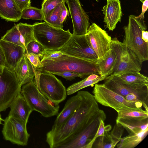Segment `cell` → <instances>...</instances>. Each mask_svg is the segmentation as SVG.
<instances>
[{"label":"cell","instance_id":"8","mask_svg":"<svg viewBox=\"0 0 148 148\" xmlns=\"http://www.w3.org/2000/svg\"><path fill=\"white\" fill-rule=\"evenodd\" d=\"M112 47L117 56V62L112 73L114 76L121 74L140 72L142 63L134 53L116 38L112 39Z\"/></svg>","mask_w":148,"mask_h":148},{"label":"cell","instance_id":"17","mask_svg":"<svg viewBox=\"0 0 148 148\" xmlns=\"http://www.w3.org/2000/svg\"><path fill=\"white\" fill-rule=\"evenodd\" d=\"M0 45L5 57V67L14 72L24 56L25 49L21 46L1 39Z\"/></svg>","mask_w":148,"mask_h":148},{"label":"cell","instance_id":"41","mask_svg":"<svg viewBox=\"0 0 148 148\" xmlns=\"http://www.w3.org/2000/svg\"><path fill=\"white\" fill-rule=\"evenodd\" d=\"M125 98L127 101L130 102L142 103L143 106V103L141 99L134 94L128 95L125 96Z\"/></svg>","mask_w":148,"mask_h":148},{"label":"cell","instance_id":"31","mask_svg":"<svg viewBox=\"0 0 148 148\" xmlns=\"http://www.w3.org/2000/svg\"><path fill=\"white\" fill-rule=\"evenodd\" d=\"M19 36L18 25L17 24H14V25L7 31L5 34L1 37V39L23 47L20 40Z\"/></svg>","mask_w":148,"mask_h":148},{"label":"cell","instance_id":"45","mask_svg":"<svg viewBox=\"0 0 148 148\" xmlns=\"http://www.w3.org/2000/svg\"><path fill=\"white\" fill-rule=\"evenodd\" d=\"M139 0L143 3L145 0Z\"/></svg>","mask_w":148,"mask_h":148},{"label":"cell","instance_id":"3","mask_svg":"<svg viewBox=\"0 0 148 148\" xmlns=\"http://www.w3.org/2000/svg\"><path fill=\"white\" fill-rule=\"evenodd\" d=\"M33 25L34 39L46 50H58L72 35L69 29L64 30L45 22L36 23Z\"/></svg>","mask_w":148,"mask_h":148},{"label":"cell","instance_id":"21","mask_svg":"<svg viewBox=\"0 0 148 148\" xmlns=\"http://www.w3.org/2000/svg\"><path fill=\"white\" fill-rule=\"evenodd\" d=\"M9 107L10 110L8 116L18 119L27 124L33 111L21 92L14 99Z\"/></svg>","mask_w":148,"mask_h":148},{"label":"cell","instance_id":"44","mask_svg":"<svg viewBox=\"0 0 148 148\" xmlns=\"http://www.w3.org/2000/svg\"><path fill=\"white\" fill-rule=\"evenodd\" d=\"M4 121V120L2 119V118L1 117V115L0 113V124H2V121Z\"/></svg>","mask_w":148,"mask_h":148},{"label":"cell","instance_id":"37","mask_svg":"<svg viewBox=\"0 0 148 148\" xmlns=\"http://www.w3.org/2000/svg\"><path fill=\"white\" fill-rule=\"evenodd\" d=\"M64 53L58 50H46L42 59H53L58 58Z\"/></svg>","mask_w":148,"mask_h":148},{"label":"cell","instance_id":"9","mask_svg":"<svg viewBox=\"0 0 148 148\" xmlns=\"http://www.w3.org/2000/svg\"><path fill=\"white\" fill-rule=\"evenodd\" d=\"M21 86L14 72L5 67L0 73V112L5 111L21 92Z\"/></svg>","mask_w":148,"mask_h":148},{"label":"cell","instance_id":"4","mask_svg":"<svg viewBox=\"0 0 148 148\" xmlns=\"http://www.w3.org/2000/svg\"><path fill=\"white\" fill-rule=\"evenodd\" d=\"M135 15L129 16L128 25L123 29L125 34L123 43L129 48L143 63L148 60V43L144 41L142 33L147 28L144 21Z\"/></svg>","mask_w":148,"mask_h":148},{"label":"cell","instance_id":"6","mask_svg":"<svg viewBox=\"0 0 148 148\" xmlns=\"http://www.w3.org/2000/svg\"><path fill=\"white\" fill-rule=\"evenodd\" d=\"M21 92L33 111L39 112L46 118L58 114L59 104L53 103L47 98L38 90L33 80L23 85Z\"/></svg>","mask_w":148,"mask_h":148},{"label":"cell","instance_id":"25","mask_svg":"<svg viewBox=\"0 0 148 148\" xmlns=\"http://www.w3.org/2000/svg\"><path fill=\"white\" fill-rule=\"evenodd\" d=\"M120 82L139 87L148 86V78L140 72L128 73L114 76L109 75Z\"/></svg>","mask_w":148,"mask_h":148},{"label":"cell","instance_id":"24","mask_svg":"<svg viewBox=\"0 0 148 148\" xmlns=\"http://www.w3.org/2000/svg\"><path fill=\"white\" fill-rule=\"evenodd\" d=\"M21 11L14 0H0V16L8 21L17 22L21 18Z\"/></svg>","mask_w":148,"mask_h":148},{"label":"cell","instance_id":"46","mask_svg":"<svg viewBox=\"0 0 148 148\" xmlns=\"http://www.w3.org/2000/svg\"><path fill=\"white\" fill-rule=\"evenodd\" d=\"M97 1H98V0H96Z\"/></svg>","mask_w":148,"mask_h":148},{"label":"cell","instance_id":"1","mask_svg":"<svg viewBox=\"0 0 148 148\" xmlns=\"http://www.w3.org/2000/svg\"><path fill=\"white\" fill-rule=\"evenodd\" d=\"M81 98L77 109L59 128L50 130L46 135V141L51 148L77 134L104 111L99 109L93 95L86 91H78Z\"/></svg>","mask_w":148,"mask_h":148},{"label":"cell","instance_id":"15","mask_svg":"<svg viewBox=\"0 0 148 148\" xmlns=\"http://www.w3.org/2000/svg\"><path fill=\"white\" fill-rule=\"evenodd\" d=\"M71 18L73 35H86L89 26L88 16L82 8L79 0H66Z\"/></svg>","mask_w":148,"mask_h":148},{"label":"cell","instance_id":"27","mask_svg":"<svg viewBox=\"0 0 148 148\" xmlns=\"http://www.w3.org/2000/svg\"><path fill=\"white\" fill-rule=\"evenodd\" d=\"M120 141L111 132L109 134L106 131L104 135L97 137L95 140L92 147L97 148H114Z\"/></svg>","mask_w":148,"mask_h":148},{"label":"cell","instance_id":"18","mask_svg":"<svg viewBox=\"0 0 148 148\" xmlns=\"http://www.w3.org/2000/svg\"><path fill=\"white\" fill-rule=\"evenodd\" d=\"M102 11L106 27L109 30L113 31L118 22H121L122 16L119 0H107L106 4Z\"/></svg>","mask_w":148,"mask_h":148},{"label":"cell","instance_id":"5","mask_svg":"<svg viewBox=\"0 0 148 148\" xmlns=\"http://www.w3.org/2000/svg\"><path fill=\"white\" fill-rule=\"evenodd\" d=\"M33 81L39 91L52 102L59 104L66 98V89L53 74L36 70Z\"/></svg>","mask_w":148,"mask_h":148},{"label":"cell","instance_id":"20","mask_svg":"<svg viewBox=\"0 0 148 148\" xmlns=\"http://www.w3.org/2000/svg\"><path fill=\"white\" fill-rule=\"evenodd\" d=\"M127 136L121 138L116 145L118 148H134L146 137L148 133V123L131 130Z\"/></svg>","mask_w":148,"mask_h":148},{"label":"cell","instance_id":"40","mask_svg":"<svg viewBox=\"0 0 148 148\" xmlns=\"http://www.w3.org/2000/svg\"><path fill=\"white\" fill-rule=\"evenodd\" d=\"M148 6V0H145L143 3L142 12L141 14L138 16H136V18L144 21V14L147 9Z\"/></svg>","mask_w":148,"mask_h":148},{"label":"cell","instance_id":"22","mask_svg":"<svg viewBox=\"0 0 148 148\" xmlns=\"http://www.w3.org/2000/svg\"><path fill=\"white\" fill-rule=\"evenodd\" d=\"M14 72L22 86L33 80L36 69L24 55Z\"/></svg>","mask_w":148,"mask_h":148},{"label":"cell","instance_id":"11","mask_svg":"<svg viewBox=\"0 0 148 148\" xmlns=\"http://www.w3.org/2000/svg\"><path fill=\"white\" fill-rule=\"evenodd\" d=\"M106 119V115L104 112L81 131L59 144L55 148H92L91 142L100 121L101 120L104 121Z\"/></svg>","mask_w":148,"mask_h":148},{"label":"cell","instance_id":"35","mask_svg":"<svg viewBox=\"0 0 148 148\" xmlns=\"http://www.w3.org/2000/svg\"><path fill=\"white\" fill-rule=\"evenodd\" d=\"M25 55L28 59L36 70L41 68L42 65L41 63L40 58L38 56L32 53H25Z\"/></svg>","mask_w":148,"mask_h":148},{"label":"cell","instance_id":"19","mask_svg":"<svg viewBox=\"0 0 148 148\" xmlns=\"http://www.w3.org/2000/svg\"><path fill=\"white\" fill-rule=\"evenodd\" d=\"M81 101V97L78 91L76 95L69 98L58 115L51 130H56L64 124L77 109Z\"/></svg>","mask_w":148,"mask_h":148},{"label":"cell","instance_id":"23","mask_svg":"<svg viewBox=\"0 0 148 148\" xmlns=\"http://www.w3.org/2000/svg\"><path fill=\"white\" fill-rule=\"evenodd\" d=\"M117 59V54L112 47L97 63L99 75L106 77L110 75L113 72Z\"/></svg>","mask_w":148,"mask_h":148},{"label":"cell","instance_id":"29","mask_svg":"<svg viewBox=\"0 0 148 148\" xmlns=\"http://www.w3.org/2000/svg\"><path fill=\"white\" fill-rule=\"evenodd\" d=\"M63 2L54 9L49 16L44 19V21L49 25L54 27L63 29V25L60 23V17L61 10Z\"/></svg>","mask_w":148,"mask_h":148},{"label":"cell","instance_id":"42","mask_svg":"<svg viewBox=\"0 0 148 148\" xmlns=\"http://www.w3.org/2000/svg\"><path fill=\"white\" fill-rule=\"evenodd\" d=\"M5 58L2 49L0 45V73H1L5 67Z\"/></svg>","mask_w":148,"mask_h":148},{"label":"cell","instance_id":"14","mask_svg":"<svg viewBox=\"0 0 148 148\" xmlns=\"http://www.w3.org/2000/svg\"><path fill=\"white\" fill-rule=\"evenodd\" d=\"M104 84L108 88L124 97L131 94L140 98L145 110L148 112V86L139 87L122 83L108 76L104 79Z\"/></svg>","mask_w":148,"mask_h":148},{"label":"cell","instance_id":"30","mask_svg":"<svg viewBox=\"0 0 148 148\" xmlns=\"http://www.w3.org/2000/svg\"><path fill=\"white\" fill-rule=\"evenodd\" d=\"M21 18L25 19L44 20V17L41 9L30 6L21 11Z\"/></svg>","mask_w":148,"mask_h":148},{"label":"cell","instance_id":"7","mask_svg":"<svg viewBox=\"0 0 148 148\" xmlns=\"http://www.w3.org/2000/svg\"><path fill=\"white\" fill-rule=\"evenodd\" d=\"M92 93L98 103L111 108L117 112L122 110H144L142 103L127 101L123 96L108 88L104 84H95Z\"/></svg>","mask_w":148,"mask_h":148},{"label":"cell","instance_id":"38","mask_svg":"<svg viewBox=\"0 0 148 148\" xmlns=\"http://www.w3.org/2000/svg\"><path fill=\"white\" fill-rule=\"evenodd\" d=\"M14 1L18 8L21 11L24 9L31 6V0H14Z\"/></svg>","mask_w":148,"mask_h":148},{"label":"cell","instance_id":"12","mask_svg":"<svg viewBox=\"0 0 148 148\" xmlns=\"http://www.w3.org/2000/svg\"><path fill=\"white\" fill-rule=\"evenodd\" d=\"M2 133L4 139L14 144L27 145L30 134L27 124L17 118L8 116L4 120Z\"/></svg>","mask_w":148,"mask_h":148},{"label":"cell","instance_id":"39","mask_svg":"<svg viewBox=\"0 0 148 148\" xmlns=\"http://www.w3.org/2000/svg\"><path fill=\"white\" fill-rule=\"evenodd\" d=\"M69 11L64 3L63 5L60 14V23L62 25H63V23L67 16L69 15Z\"/></svg>","mask_w":148,"mask_h":148},{"label":"cell","instance_id":"13","mask_svg":"<svg viewBox=\"0 0 148 148\" xmlns=\"http://www.w3.org/2000/svg\"><path fill=\"white\" fill-rule=\"evenodd\" d=\"M86 36L98 57L101 58L111 48L112 39L107 32L94 23L90 25Z\"/></svg>","mask_w":148,"mask_h":148},{"label":"cell","instance_id":"2","mask_svg":"<svg viewBox=\"0 0 148 148\" xmlns=\"http://www.w3.org/2000/svg\"><path fill=\"white\" fill-rule=\"evenodd\" d=\"M42 67L37 70H43L52 74L64 71H70L81 74L83 78L90 75H99L96 63L63 54L53 59H42Z\"/></svg>","mask_w":148,"mask_h":148},{"label":"cell","instance_id":"43","mask_svg":"<svg viewBox=\"0 0 148 148\" xmlns=\"http://www.w3.org/2000/svg\"><path fill=\"white\" fill-rule=\"evenodd\" d=\"M142 39L145 42L148 43V32L146 30H143L142 33Z\"/></svg>","mask_w":148,"mask_h":148},{"label":"cell","instance_id":"33","mask_svg":"<svg viewBox=\"0 0 148 148\" xmlns=\"http://www.w3.org/2000/svg\"><path fill=\"white\" fill-rule=\"evenodd\" d=\"M46 50L36 40L30 42L25 48V53L38 56L41 59L45 52Z\"/></svg>","mask_w":148,"mask_h":148},{"label":"cell","instance_id":"34","mask_svg":"<svg viewBox=\"0 0 148 148\" xmlns=\"http://www.w3.org/2000/svg\"><path fill=\"white\" fill-rule=\"evenodd\" d=\"M111 129V125H107L105 126L104 121L103 120H101L98 130L91 142V145L92 146V148L93 143L96 139L100 136H103L105 132H108Z\"/></svg>","mask_w":148,"mask_h":148},{"label":"cell","instance_id":"32","mask_svg":"<svg viewBox=\"0 0 148 148\" xmlns=\"http://www.w3.org/2000/svg\"><path fill=\"white\" fill-rule=\"evenodd\" d=\"M66 0H43L41 5L42 10L44 19L48 17L52 11Z\"/></svg>","mask_w":148,"mask_h":148},{"label":"cell","instance_id":"16","mask_svg":"<svg viewBox=\"0 0 148 148\" xmlns=\"http://www.w3.org/2000/svg\"><path fill=\"white\" fill-rule=\"evenodd\" d=\"M117 113L116 125L125 128L128 132L136 127L148 123V112L145 110H122Z\"/></svg>","mask_w":148,"mask_h":148},{"label":"cell","instance_id":"36","mask_svg":"<svg viewBox=\"0 0 148 148\" xmlns=\"http://www.w3.org/2000/svg\"><path fill=\"white\" fill-rule=\"evenodd\" d=\"M53 74L61 76L67 80H71L76 77L83 78L82 76L78 73L70 71H64L55 73Z\"/></svg>","mask_w":148,"mask_h":148},{"label":"cell","instance_id":"28","mask_svg":"<svg viewBox=\"0 0 148 148\" xmlns=\"http://www.w3.org/2000/svg\"><path fill=\"white\" fill-rule=\"evenodd\" d=\"M17 25L19 32L20 42L25 49L30 42L36 40L34 36L33 25L21 23Z\"/></svg>","mask_w":148,"mask_h":148},{"label":"cell","instance_id":"26","mask_svg":"<svg viewBox=\"0 0 148 148\" xmlns=\"http://www.w3.org/2000/svg\"><path fill=\"white\" fill-rule=\"evenodd\" d=\"M106 78L97 74L90 75L82 80L69 86L66 89L67 95H71L84 88L93 86L104 80Z\"/></svg>","mask_w":148,"mask_h":148},{"label":"cell","instance_id":"10","mask_svg":"<svg viewBox=\"0 0 148 148\" xmlns=\"http://www.w3.org/2000/svg\"><path fill=\"white\" fill-rule=\"evenodd\" d=\"M58 51L64 54L97 63L98 57L89 44L86 35H72Z\"/></svg>","mask_w":148,"mask_h":148}]
</instances>
